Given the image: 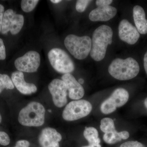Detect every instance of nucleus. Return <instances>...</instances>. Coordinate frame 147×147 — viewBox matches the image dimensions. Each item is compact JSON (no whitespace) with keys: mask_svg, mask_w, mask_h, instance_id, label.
Returning a JSON list of instances; mask_svg holds the SVG:
<instances>
[{"mask_svg":"<svg viewBox=\"0 0 147 147\" xmlns=\"http://www.w3.org/2000/svg\"><path fill=\"white\" fill-rule=\"evenodd\" d=\"M113 36V30L109 26L102 25L95 30L90 53L93 59L99 61L104 59L108 45L112 44Z\"/></svg>","mask_w":147,"mask_h":147,"instance_id":"f257e3e1","label":"nucleus"},{"mask_svg":"<svg viewBox=\"0 0 147 147\" xmlns=\"http://www.w3.org/2000/svg\"><path fill=\"white\" fill-rule=\"evenodd\" d=\"M140 70L139 63L133 58L125 59L117 58L108 67V72L115 79L121 81L130 80L136 77Z\"/></svg>","mask_w":147,"mask_h":147,"instance_id":"f03ea898","label":"nucleus"},{"mask_svg":"<svg viewBox=\"0 0 147 147\" xmlns=\"http://www.w3.org/2000/svg\"><path fill=\"white\" fill-rule=\"evenodd\" d=\"M45 108L41 103L32 102L20 111L18 122L24 126H40L45 122Z\"/></svg>","mask_w":147,"mask_h":147,"instance_id":"7ed1b4c3","label":"nucleus"},{"mask_svg":"<svg viewBox=\"0 0 147 147\" xmlns=\"http://www.w3.org/2000/svg\"><path fill=\"white\" fill-rule=\"evenodd\" d=\"M64 44L66 48L74 58L83 60L90 53L92 40L87 36H78L74 34H69L66 37Z\"/></svg>","mask_w":147,"mask_h":147,"instance_id":"20e7f679","label":"nucleus"},{"mask_svg":"<svg viewBox=\"0 0 147 147\" xmlns=\"http://www.w3.org/2000/svg\"><path fill=\"white\" fill-rule=\"evenodd\" d=\"M51 65L59 73L69 74L74 69L73 61L65 51L60 48H53L48 54Z\"/></svg>","mask_w":147,"mask_h":147,"instance_id":"39448f33","label":"nucleus"},{"mask_svg":"<svg viewBox=\"0 0 147 147\" xmlns=\"http://www.w3.org/2000/svg\"><path fill=\"white\" fill-rule=\"evenodd\" d=\"M90 102L86 100H73L66 106L63 112L62 117L65 120L74 121L85 117L92 110Z\"/></svg>","mask_w":147,"mask_h":147,"instance_id":"423d86ee","label":"nucleus"},{"mask_svg":"<svg viewBox=\"0 0 147 147\" xmlns=\"http://www.w3.org/2000/svg\"><path fill=\"white\" fill-rule=\"evenodd\" d=\"M128 92L123 88H119L114 91L110 97L102 102L100 105L101 112L108 115L115 111L117 108L121 107L128 101Z\"/></svg>","mask_w":147,"mask_h":147,"instance_id":"0eeeda50","label":"nucleus"},{"mask_svg":"<svg viewBox=\"0 0 147 147\" xmlns=\"http://www.w3.org/2000/svg\"><path fill=\"white\" fill-rule=\"evenodd\" d=\"M24 23L23 15L17 14L13 9H9L4 13L1 32L3 34L9 32L12 35L18 34L21 31Z\"/></svg>","mask_w":147,"mask_h":147,"instance_id":"6e6552de","label":"nucleus"},{"mask_svg":"<svg viewBox=\"0 0 147 147\" xmlns=\"http://www.w3.org/2000/svg\"><path fill=\"white\" fill-rule=\"evenodd\" d=\"M40 63V57L36 51H30L16 59L14 65L18 71L32 73L37 71Z\"/></svg>","mask_w":147,"mask_h":147,"instance_id":"1a4fd4ad","label":"nucleus"},{"mask_svg":"<svg viewBox=\"0 0 147 147\" xmlns=\"http://www.w3.org/2000/svg\"><path fill=\"white\" fill-rule=\"evenodd\" d=\"M48 89L54 104L58 108H62L67 102V88L65 83L60 79H55L49 84Z\"/></svg>","mask_w":147,"mask_h":147,"instance_id":"9d476101","label":"nucleus"},{"mask_svg":"<svg viewBox=\"0 0 147 147\" xmlns=\"http://www.w3.org/2000/svg\"><path fill=\"white\" fill-rule=\"evenodd\" d=\"M119 38L129 45L135 44L140 37V34L137 28L126 19L121 21L119 26Z\"/></svg>","mask_w":147,"mask_h":147,"instance_id":"9b49d317","label":"nucleus"},{"mask_svg":"<svg viewBox=\"0 0 147 147\" xmlns=\"http://www.w3.org/2000/svg\"><path fill=\"white\" fill-rule=\"evenodd\" d=\"M62 136L55 129L46 127L40 134L38 142L41 147H59Z\"/></svg>","mask_w":147,"mask_h":147,"instance_id":"f8f14e48","label":"nucleus"},{"mask_svg":"<svg viewBox=\"0 0 147 147\" xmlns=\"http://www.w3.org/2000/svg\"><path fill=\"white\" fill-rule=\"evenodd\" d=\"M62 80L65 83L69 91V96L71 99L78 100L84 96L85 91L84 88L70 74H63Z\"/></svg>","mask_w":147,"mask_h":147,"instance_id":"ddd939ff","label":"nucleus"},{"mask_svg":"<svg viewBox=\"0 0 147 147\" xmlns=\"http://www.w3.org/2000/svg\"><path fill=\"white\" fill-rule=\"evenodd\" d=\"M11 79L14 86L22 94H31L37 90V88L34 84L28 83L25 81L23 72L14 71L11 74Z\"/></svg>","mask_w":147,"mask_h":147,"instance_id":"4468645a","label":"nucleus"},{"mask_svg":"<svg viewBox=\"0 0 147 147\" xmlns=\"http://www.w3.org/2000/svg\"><path fill=\"white\" fill-rule=\"evenodd\" d=\"M117 9L112 6L99 7L92 10L89 15L92 21H107L115 17Z\"/></svg>","mask_w":147,"mask_h":147,"instance_id":"2eb2a0df","label":"nucleus"},{"mask_svg":"<svg viewBox=\"0 0 147 147\" xmlns=\"http://www.w3.org/2000/svg\"><path fill=\"white\" fill-rule=\"evenodd\" d=\"M133 16L136 28L139 33L147 34V20L144 9L140 6L135 5L133 9Z\"/></svg>","mask_w":147,"mask_h":147,"instance_id":"dca6fc26","label":"nucleus"},{"mask_svg":"<svg viewBox=\"0 0 147 147\" xmlns=\"http://www.w3.org/2000/svg\"><path fill=\"white\" fill-rule=\"evenodd\" d=\"M129 134L128 131H123L118 132L115 130L105 133L103 135L104 142L109 144H116L121 141L122 139L125 140L129 137Z\"/></svg>","mask_w":147,"mask_h":147,"instance_id":"f3484780","label":"nucleus"},{"mask_svg":"<svg viewBox=\"0 0 147 147\" xmlns=\"http://www.w3.org/2000/svg\"><path fill=\"white\" fill-rule=\"evenodd\" d=\"M84 135L89 145L99 144H100V140L98 138V132L94 127H86L84 130Z\"/></svg>","mask_w":147,"mask_h":147,"instance_id":"a211bd4d","label":"nucleus"},{"mask_svg":"<svg viewBox=\"0 0 147 147\" xmlns=\"http://www.w3.org/2000/svg\"><path fill=\"white\" fill-rule=\"evenodd\" d=\"M14 88V85L10 77L7 74H0V94L5 89L12 90Z\"/></svg>","mask_w":147,"mask_h":147,"instance_id":"6ab92c4d","label":"nucleus"},{"mask_svg":"<svg viewBox=\"0 0 147 147\" xmlns=\"http://www.w3.org/2000/svg\"><path fill=\"white\" fill-rule=\"evenodd\" d=\"M100 129L105 133L115 130L114 121L109 118L102 119L100 121Z\"/></svg>","mask_w":147,"mask_h":147,"instance_id":"aec40b11","label":"nucleus"},{"mask_svg":"<svg viewBox=\"0 0 147 147\" xmlns=\"http://www.w3.org/2000/svg\"><path fill=\"white\" fill-rule=\"evenodd\" d=\"M38 2V0H23L21 1V8L24 12H31L35 8Z\"/></svg>","mask_w":147,"mask_h":147,"instance_id":"412c9836","label":"nucleus"},{"mask_svg":"<svg viewBox=\"0 0 147 147\" xmlns=\"http://www.w3.org/2000/svg\"><path fill=\"white\" fill-rule=\"evenodd\" d=\"M91 1H88V0L77 1L76 5V10L79 12H84L86 9L88 5Z\"/></svg>","mask_w":147,"mask_h":147,"instance_id":"4be33fe9","label":"nucleus"},{"mask_svg":"<svg viewBox=\"0 0 147 147\" xmlns=\"http://www.w3.org/2000/svg\"><path fill=\"white\" fill-rule=\"evenodd\" d=\"M10 139L8 134L4 131H0V144L6 146L9 144Z\"/></svg>","mask_w":147,"mask_h":147,"instance_id":"5701e85b","label":"nucleus"},{"mask_svg":"<svg viewBox=\"0 0 147 147\" xmlns=\"http://www.w3.org/2000/svg\"><path fill=\"white\" fill-rule=\"evenodd\" d=\"M120 147H146L144 145L137 141H129L121 145Z\"/></svg>","mask_w":147,"mask_h":147,"instance_id":"b1692460","label":"nucleus"},{"mask_svg":"<svg viewBox=\"0 0 147 147\" xmlns=\"http://www.w3.org/2000/svg\"><path fill=\"white\" fill-rule=\"evenodd\" d=\"M6 54L5 46L3 40L0 38V60H4L6 59Z\"/></svg>","mask_w":147,"mask_h":147,"instance_id":"393cba45","label":"nucleus"},{"mask_svg":"<svg viewBox=\"0 0 147 147\" xmlns=\"http://www.w3.org/2000/svg\"><path fill=\"white\" fill-rule=\"evenodd\" d=\"M113 2L111 0H97L96 1V4L98 7H99L110 5Z\"/></svg>","mask_w":147,"mask_h":147,"instance_id":"a878e982","label":"nucleus"},{"mask_svg":"<svg viewBox=\"0 0 147 147\" xmlns=\"http://www.w3.org/2000/svg\"><path fill=\"white\" fill-rule=\"evenodd\" d=\"M30 144L27 140H19L16 142L15 146L13 147H29Z\"/></svg>","mask_w":147,"mask_h":147,"instance_id":"bb28decb","label":"nucleus"},{"mask_svg":"<svg viewBox=\"0 0 147 147\" xmlns=\"http://www.w3.org/2000/svg\"><path fill=\"white\" fill-rule=\"evenodd\" d=\"M5 8L2 5L0 4V32L1 30L2 25L3 17L5 12Z\"/></svg>","mask_w":147,"mask_h":147,"instance_id":"cd10ccee","label":"nucleus"},{"mask_svg":"<svg viewBox=\"0 0 147 147\" xmlns=\"http://www.w3.org/2000/svg\"><path fill=\"white\" fill-rule=\"evenodd\" d=\"M144 67L145 71L147 74V51L146 54H145L144 57Z\"/></svg>","mask_w":147,"mask_h":147,"instance_id":"c85d7f7f","label":"nucleus"},{"mask_svg":"<svg viewBox=\"0 0 147 147\" xmlns=\"http://www.w3.org/2000/svg\"><path fill=\"white\" fill-rule=\"evenodd\" d=\"M83 147H101V146L99 144L89 145V146H85Z\"/></svg>","mask_w":147,"mask_h":147,"instance_id":"c756f323","label":"nucleus"},{"mask_svg":"<svg viewBox=\"0 0 147 147\" xmlns=\"http://www.w3.org/2000/svg\"><path fill=\"white\" fill-rule=\"evenodd\" d=\"M51 2L54 3H58L61 2V0H51L50 1Z\"/></svg>","mask_w":147,"mask_h":147,"instance_id":"7c9ffc66","label":"nucleus"},{"mask_svg":"<svg viewBox=\"0 0 147 147\" xmlns=\"http://www.w3.org/2000/svg\"><path fill=\"white\" fill-rule=\"evenodd\" d=\"M84 80L82 79H80L79 80V83L80 84H83L84 83Z\"/></svg>","mask_w":147,"mask_h":147,"instance_id":"2f4dec72","label":"nucleus"},{"mask_svg":"<svg viewBox=\"0 0 147 147\" xmlns=\"http://www.w3.org/2000/svg\"><path fill=\"white\" fill-rule=\"evenodd\" d=\"M144 105L146 108L147 109V98L145 99L144 100Z\"/></svg>","mask_w":147,"mask_h":147,"instance_id":"473e14b6","label":"nucleus"},{"mask_svg":"<svg viewBox=\"0 0 147 147\" xmlns=\"http://www.w3.org/2000/svg\"><path fill=\"white\" fill-rule=\"evenodd\" d=\"M2 121V117L1 116V114H0V123H1V122Z\"/></svg>","mask_w":147,"mask_h":147,"instance_id":"72a5a7b5","label":"nucleus"}]
</instances>
